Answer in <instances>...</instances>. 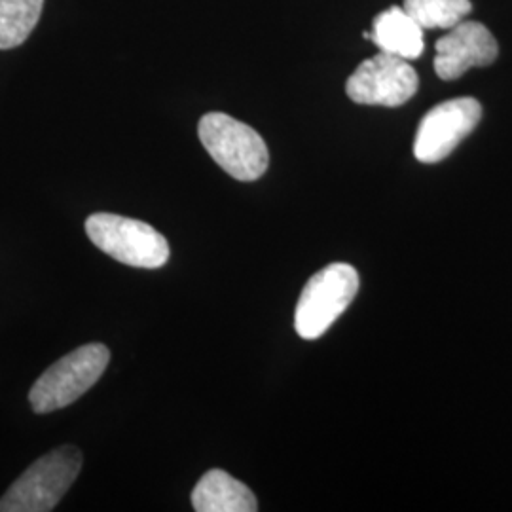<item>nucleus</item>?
<instances>
[{
  "label": "nucleus",
  "mask_w": 512,
  "mask_h": 512,
  "mask_svg": "<svg viewBox=\"0 0 512 512\" xmlns=\"http://www.w3.org/2000/svg\"><path fill=\"white\" fill-rule=\"evenodd\" d=\"M82 469V454L65 444L37 459L0 499V512L54 511Z\"/></svg>",
  "instance_id": "1"
},
{
  "label": "nucleus",
  "mask_w": 512,
  "mask_h": 512,
  "mask_svg": "<svg viewBox=\"0 0 512 512\" xmlns=\"http://www.w3.org/2000/svg\"><path fill=\"white\" fill-rule=\"evenodd\" d=\"M198 135L209 156L234 179L253 183L260 179L270 154L255 129L224 112H209L200 120Z\"/></svg>",
  "instance_id": "2"
},
{
  "label": "nucleus",
  "mask_w": 512,
  "mask_h": 512,
  "mask_svg": "<svg viewBox=\"0 0 512 512\" xmlns=\"http://www.w3.org/2000/svg\"><path fill=\"white\" fill-rule=\"evenodd\" d=\"M109 361L110 351L105 344H86L67 353L29 391L31 408L37 414H50L78 401L97 384Z\"/></svg>",
  "instance_id": "3"
},
{
  "label": "nucleus",
  "mask_w": 512,
  "mask_h": 512,
  "mask_svg": "<svg viewBox=\"0 0 512 512\" xmlns=\"http://www.w3.org/2000/svg\"><path fill=\"white\" fill-rule=\"evenodd\" d=\"M86 234L110 258L133 268H162L169 260L167 239L147 222L112 213H93Z\"/></svg>",
  "instance_id": "4"
},
{
  "label": "nucleus",
  "mask_w": 512,
  "mask_h": 512,
  "mask_svg": "<svg viewBox=\"0 0 512 512\" xmlns=\"http://www.w3.org/2000/svg\"><path fill=\"white\" fill-rule=\"evenodd\" d=\"M357 291L359 274L344 262H334L313 275L296 306V332L306 340L321 338L353 302Z\"/></svg>",
  "instance_id": "5"
},
{
  "label": "nucleus",
  "mask_w": 512,
  "mask_h": 512,
  "mask_svg": "<svg viewBox=\"0 0 512 512\" xmlns=\"http://www.w3.org/2000/svg\"><path fill=\"white\" fill-rule=\"evenodd\" d=\"M418 73L397 55L380 52L363 61L346 84L348 97L357 105L401 107L418 92Z\"/></svg>",
  "instance_id": "6"
},
{
  "label": "nucleus",
  "mask_w": 512,
  "mask_h": 512,
  "mask_svg": "<svg viewBox=\"0 0 512 512\" xmlns=\"http://www.w3.org/2000/svg\"><path fill=\"white\" fill-rule=\"evenodd\" d=\"M482 107L473 97H459L429 110L416 133L414 156L421 164H437L448 158L459 143L475 131Z\"/></svg>",
  "instance_id": "7"
},
{
  "label": "nucleus",
  "mask_w": 512,
  "mask_h": 512,
  "mask_svg": "<svg viewBox=\"0 0 512 512\" xmlns=\"http://www.w3.org/2000/svg\"><path fill=\"white\" fill-rule=\"evenodd\" d=\"M435 50V73L442 80H458L473 67H488L499 54L490 29L465 19L437 40Z\"/></svg>",
  "instance_id": "8"
},
{
  "label": "nucleus",
  "mask_w": 512,
  "mask_h": 512,
  "mask_svg": "<svg viewBox=\"0 0 512 512\" xmlns=\"http://www.w3.org/2000/svg\"><path fill=\"white\" fill-rule=\"evenodd\" d=\"M370 38L380 52L397 55L406 61L418 59L423 54V29L420 23L406 14L403 6H391L378 14L372 25Z\"/></svg>",
  "instance_id": "9"
},
{
  "label": "nucleus",
  "mask_w": 512,
  "mask_h": 512,
  "mask_svg": "<svg viewBox=\"0 0 512 512\" xmlns=\"http://www.w3.org/2000/svg\"><path fill=\"white\" fill-rule=\"evenodd\" d=\"M192 507L198 512H255L256 497L234 476L213 469L202 476L192 492Z\"/></svg>",
  "instance_id": "10"
},
{
  "label": "nucleus",
  "mask_w": 512,
  "mask_h": 512,
  "mask_svg": "<svg viewBox=\"0 0 512 512\" xmlns=\"http://www.w3.org/2000/svg\"><path fill=\"white\" fill-rule=\"evenodd\" d=\"M44 0H0V50L21 46L37 27Z\"/></svg>",
  "instance_id": "11"
},
{
  "label": "nucleus",
  "mask_w": 512,
  "mask_h": 512,
  "mask_svg": "<svg viewBox=\"0 0 512 512\" xmlns=\"http://www.w3.org/2000/svg\"><path fill=\"white\" fill-rule=\"evenodd\" d=\"M403 8L420 23L423 31H448L473 12L471 0H404Z\"/></svg>",
  "instance_id": "12"
}]
</instances>
